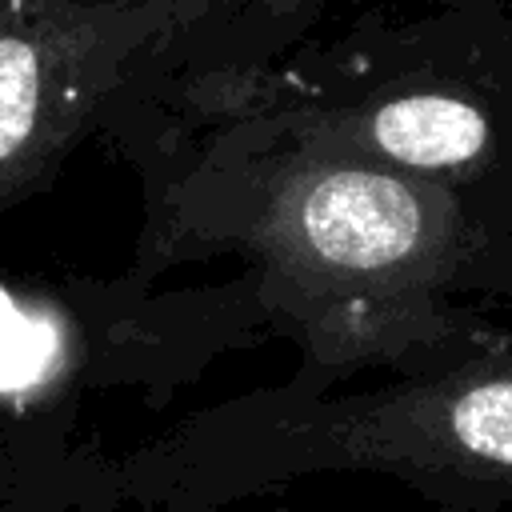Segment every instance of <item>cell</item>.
I'll return each mask as SVG.
<instances>
[{
    "label": "cell",
    "instance_id": "cell-7",
    "mask_svg": "<svg viewBox=\"0 0 512 512\" xmlns=\"http://www.w3.org/2000/svg\"><path fill=\"white\" fill-rule=\"evenodd\" d=\"M416 16L468 64L512 84V12L508 8H444V12H416Z\"/></svg>",
    "mask_w": 512,
    "mask_h": 512
},
{
    "label": "cell",
    "instance_id": "cell-9",
    "mask_svg": "<svg viewBox=\"0 0 512 512\" xmlns=\"http://www.w3.org/2000/svg\"><path fill=\"white\" fill-rule=\"evenodd\" d=\"M416 12H444V8H512V0H404Z\"/></svg>",
    "mask_w": 512,
    "mask_h": 512
},
{
    "label": "cell",
    "instance_id": "cell-3",
    "mask_svg": "<svg viewBox=\"0 0 512 512\" xmlns=\"http://www.w3.org/2000/svg\"><path fill=\"white\" fill-rule=\"evenodd\" d=\"M200 112L512 212V84L468 64L416 12H368Z\"/></svg>",
    "mask_w": 512,
    "mask_h": 512
},
{
    "label": "cell",
    "instance_id": "cell-4",
    "mask_svg": "<svg viewBox=\"0 0 512 512\" xmlns=\"http://www.w3.org/2000/svg\"><path fill=\"white\" fill-rule=\"evenodd\" d=\"M172 20L136 0L68 8L60 0L0 4V200L96 112L136 52H164Z\"/></svg>",
    "mask_w": 512,
    "mask_h": 512
},
{
    "label": "cell",
    "instance_id": "cell-10",
    "mask_svg": "<svg viewBox=\"0 0 512 512\" xmlns=\"http://www.w3.org/2000/svg\"><path fill=\"white\" fill-rule=\"evenodd\" d=\"M436 512H512V508H436Z\"/></svg>",
    "mask_w": 512,
    "mask_h": 512
},
{
    "label": "cell",
    "instance_id": "cell-1",
    "mask_svg": "<svg viewBox=\"0 0 512 512\" xmlns=\"http://www.w3.org/2000/svg\"><path fill=\"white\" fill-rule=\"evenodd\" d=\"M192 184V236L244 256L296 396L404 376L512 332V212L272 140L240 116Z\"/></svg>",
    "mask_w": 512,
    "mask_h": 512
},
{
    "label": "cell",
    "instance_id": "cell-8",
    "mask_svg": "<svg viewBox=\"0 0 512 512\" xmlns=\"http://www.w3.org/2000/svg\"><path fill=\"white\" fill-rule=\"evenodd\" d=\"M152 4L164 8V16L172 20V40H176V36L204 12V8H208V0H152ZM172 40H168V44H172ZM164 52H168V48H164Z\"/></svg>",
    "mask_w": 512,
    "mask_h": 512
},
{
    "label": "cell",
    "instance_id": "cell-5",
    "mask_svg": "<svg viewBox=\"0 0 512 512\" xmlns=\"http://www.w3.org/2000/svg\"><path fill=\"white\" fill-rule=\"evenodd\" d=\"M384 0H208L168 44L188 72L196 108L232 96L272 64L328 40L344 24L384 12Z\"/></svg>",
    "mask_w": 512,
    "mask_h": 512
},
{
    "label": "cell",
    "instance_id": "cell-2",
    "mask_svg": "<svg viewBox=\"0 0 512 512\" xmlns=\"http://www.w3.org/2000/svg\"><path fill=\"white\" fill-rule=\"evenodd\" d=\"M212 500L376 472L436 508H512V332L452 360L328 396L280 384L196 420L172 464Z\"/></svg>",
    "mask_w": 512,
    "mask_h": 512
},
{
    "label": "cell",
    "instance_id": "cell-6",
    "mask_svg": "<svg viewBox=\"0 0 512 512\" xmlns=\"http://www.w3.org/2000/svg\"><path fill=\"white\" fill-rule=\"evenodd\" d=\"M72 360V336L52 312H24L0 296V392L40 388Z\"/></svg>",
    "mask_w": 512,
    "mask_h": 512
}]
</instances>
